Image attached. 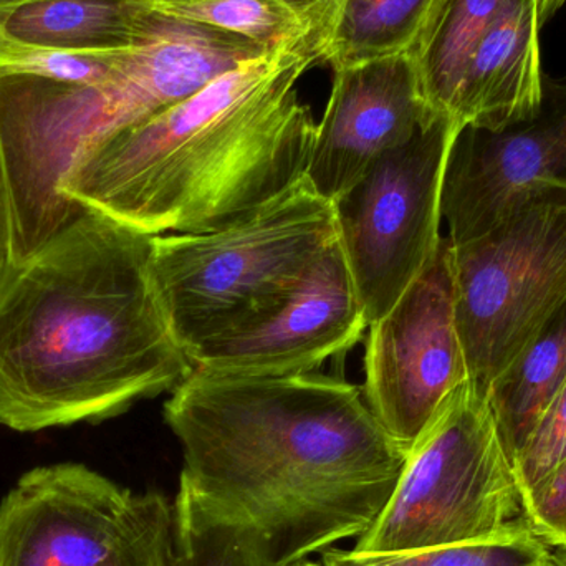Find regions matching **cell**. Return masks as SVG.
Instances as JSON below:
<instances>
[{"instance_id": "obj_1", "label": "cell", "mask_w": 566, "mask_h": 566, "mask_svg": "<svg viewBox=\"0 0 566 566\" xmlns=\"http://www.w3.org/2000/svg\"><path fill=\"white\" fill-rule=\"evenodd\" d=\"M165 421L182 451L172 566H296L359 538L408 455L363 389L315 371L192 366Z\"/></svg>"}, {"instance_id": "obj_2", "label": "cell", "mask_w": 566, "mask_h": 566, "mask_svg": "<svg viewBox=\"0 0 566 566\" xmlns=\"http://www.w3.org/2000/svg\"><path fill=\"white\" fill-rule=\"evenodd\" d=\"M153 239L88 211L13 269L0 290V424L105 421L189 375L153 282Z\"/></svg>"}, {"instance_id": "obj_3", "label": "cell", "mask_w": 566, "mask_h": 566, "mask_svg": "<svg viewBox=\"0 0 566 566\" xmlns=\"http://www.w3.org/2000/svg\"><path fill=\"white\" fill-rule=\"evenodd\" d=\"M333 9L182 102L93 146L65 195L148 235L219 228L295 185L315 143L298 83L326 63Z\"/></svg>"}, {"instance_id": "obj_4", "label": "cell", "mask_w": 566, "mask_h": 566, "mask_svg": "<svg viewBox=\"0 0 566 566\" xmlns=\"http://www.w3.org/2000/svg\"><path fill=\"white\" fill-rule=\"evenodd\" d=\"M336 241L333 202L306 175L211 231L155 235L153 282L186 355L268 315Z\"/></svg>"}, {"instance_id": "obj_5", "label": "cell", "mask_w": 566, "mask_h": 566, "mask_svg": "<svg viewBox=\"0 0 566 566\" xmlns=\"http://www.w3.org/2000/svg\"><path fill=\"white\" fill-rule=\"evenodd\" d=\"M524 528L514 461L488 391L469 378L409 449L385 511L353 551L398 554L491 541Z\"/></svg>"}, {"instance_id": "obj_6", "label": "cell", "mask_w": 566, "mask_h": 566, "mask_svg": "<svg viewBox=\"0 0 566 566\" xmlns=\"http://www.w3.org/2000/svg\"><path fill=\"white\" fill-rule=\"evenodd\" d=\"M452 275L469 376L488 388L566 305V191L452 245Z\"/></svg>"}, {"instance_id": "obj_7", "label": "cell", "mask_w": 566, "mask_h": 566, "mask_svg": "<svg viewBox=\"0 0 566 566\" xmlns=\"http://www.w3.org/2000/svg\"><path fill=\"white\" fill-rule=\"evenodd\" d=\"M461 129L448 116H429L333 201L339 249L368 326L392 308L441 245L442 182Z\"/></svg>"}, {"instance_id": "obj_8", "label": "cell", "mask_w": 566, "mask_h": 566, "mask_svg": "<svg viewBox=\"0 0 566 566\" xmlns=\"http://www.w3.org/2000/svg\"><path fill=\"white\" fill-rule=\"evenodd\" d=\"M112 78L65 83L0 72V155L12 201L15 268L90 209L65 195L80 159L128 128Z\"/></svg>"}, {"instance_id": "obj_9", "label": "cell", "mask_w": 566, "mask_h": 566, "mask_svg": "<svg viewBox=\"0 0 566 566\" xmlns=\"http://www.w3.org/2000/svg\"><path fill=\"white\" fill-rule=\"evenodd\" d=\"M469 378L455 325L452 245L444 235L422 274L368 326L363 395L382 429L409 451Z\"/></svg>"}, {"instance_id": "obj_10", "label": "cell", "mask_w": 566, "mask_h": 566, "mask_svg": "<svg viewBox=\"0 0 566 566\" xmlns=\"http://www.w3.org/2000/svg\"><path fill=\"white\" fill-rule=\"evenodd\" d=\"M566 191V82L545 76L541 112L501 129L459 132L442 182L452 245L489 234L532 202Z\"/></svg>"}, {"instance_id": "obj_11", "label": "cell", "mask_w": 566, "mask_h": 566, "mask_svg": "<svg viewBox=\"0 0 566 566\" xmlns=\"http://www.w3.org/2000/svg\"><path fill=\"white\" fill-rule=\"evenodd\" d=\"M135 494L83 464L25 472L0 502V566H102Z\"/></svg>"}, {"instance_id": "obj_12", "label": "cell", "mask_w": 566, "mask_h": 566, "mask_svg": "<svg viewBox=\"0 0 566 566\" xmlns=\"http://www.w3.org/2000/svg\"><path fill=\"white\" fill-rule=\"evenodd\" d=\"M368 329L338 241L300 285L252 325L192 349V366L248 373H313Z\"/></svg>"}, {"instance_id": "obj_13", "label": "cell", "mask_w": 566, "mask_h": 566, "mask_svg": "<svg viewBox=\"0 0 566 566\" xmlns=\"http://www.w3.org/2000/svg\"><path fill=\"white\" fill-rule=\"evenodd\" d=\"M432 115L409 52L335 69L306 178L318 195L336 201L375 159L409 142Z\"/></svg>"}, {"instance_id": "obj_14", "label": "cell", "mask_w": 566, "mask_h": 566, "mask_svg": "<svg viewBox=\"0 0 566 566\" xmlns=\"http://www.w3.org/2000/svg\"><path fill=\"white\" fill-rule=\"evenodd\" d=\"M541 30L537 0H512L505 7L465 65L452 108L455 125L501 129L541 112Z\"/></svg>"}, {"instance_id": "obj_15", "label": "cell", "mask_w": 566, "mask_h": 566, "mask_svg": "<svg viewBox=\"0 0 566 566\" xmlns=\"http://www.w3.org/2000/svg\"><path fill=\"white\" fill-rule=\"evenodd\" d=\"M148 19V6L129 0H0V40L118 52L145 42Z\"/></svg>"}, {"instance_id": "obj_16", "label": "cell", "mask_w": 566, "mask_h": 566, "mask_svg": "<svg viewBox=\"0 0 566 566\" xmlns=\"http://www.w3.org/2000/svg\"><path fill=\"white\" fill-rule=\"evenodd\" d=\"M566 378V305L485 388L512 461L521 454Z\"/></svg>"}, {"instance_id": "obj_17", "label": "cell", "mask_w": 566, "mask_h": 566, "mask_svg": "<svg viewBox=\"0 0 566 566\" xmlns=\"http://www.w3.org/2000/svg\"><path fill=\"white\" fill-rule=\"evenodd\" d=\"M512 0H434L409 53L429 112L451 118L465 65Z\"/></svg>"}, {"instance_id": "obj_18", "label": "cell", "mask_w": 566, "mask_h": 566, "mask_svg": "<svg viewBox=\"0 0 566 566\" xmlns=\"http://www.w3.org/2000/svg\"><path fill=\"white\" fill-rule=\"evenodd\" d=\"M434 0H336L326 63L332 69L409 52Z\"/></svg>"}, {"instance_id": "obj_19", "label": "cell", "mask_w": 566, "mask_h": 566, "mask_svg": "<svg viewBox=\"0 0 566 566\" xmlns=\"http://www.w3.org/2000/svg\"><path fill=\"white\" fill-rule=\"evenodd\" d=\"M323 566H552V551L531 528L471 544L444 545L398 554L323 552Z\"/></svg>"}, {"instance_id": "obj_20", "label": "cell", "mask_w": 566, "mask_h": 566, "mask_svg": "<svg viewBox=\"0 0 566 566\" xmlns=\"http://www.w3.org/2000/svg\"><path fill=\"white\" fill-rule=\"evenodd\" d=\"M146 6L155 12L244 36L268 49L292 39L306 29L315 17L325 12L323 10L312 19H303L279 0H181Z\"/></svg>"}, {"instance_id": "obj_21", "label": "cell", "mask_w": 566, "mask_h": 566, "mask_svg": "<svg viewBox=\"0 0 566 566\" xmlns=\"http://www.w3.org/2000/svg\"><path fill=\"white\" fill-rule=\"evenodd\" d=\"M125 52H76L0 40V72L90 85L113 78Z\"/></svg>"}, {"instance_id": "obj_22", "label": "cell", "mask_w": 566, "mask_h": 566, "mask_svg": "<svg viewBox=\"0 0 566 566\" xmlns=\"http://www.w3.org/2000/svg\"><path fill=\"white\" fill-rule=\"evenodd\" d=\"M102 566H172V509L165 495H135L125 531Z\"/></svg>"}, {"instance_id": "obj_23", "label": "cell", "mask_w": 566, "mask_h": 566, "mask_svg": "<svg viewBox=\"0 0 566 566\" xmlns=\"http://www.w3.org/2000/svg\"><path fill=\"white\" fill-rule=\"evenodd\" d=\"M566 458V378L527 444L515 459L522 497Z\"/></svg>"}, {"instance_id": "obj_24", "label": "cell", "mask_w": 566, "mask_h": 566, "mask_svg": "<svg viewBox=\"0 0 566 566\" xmlns=\"http://www.w3.org/2000/svg\"><path fill=\"white\" fill-rule=\"evenodd\" d=\"M524 518L551 551H566V458L525 495Z\"/></svg>"}, {"instance_id": "obj_25", "label": "cell", "mask_w": 566, "mask_h": 566, "mask_svg": "<svg viewBox=\"0 0 566 566\" xmlns=\"http://www.w3.org/2000/svg\"><path fill=\"white\" fill-rule=\"evenodd\" d=\"M13 244H15V229H13L12 201H10L9 185H7L6 169L0 155V290L15 269Z\"/></svg>"}, {"instance_id": "obj_26", "label": "cell", "mask_w": 566, "mask_h": 566, "mask_svg": "<svg viewBox=\"0 0 566 566\" xmlns=\"http://www.w3.org/2000/svg\"><path fill=\"white\" fill-rule=\"evenodd\" d=\"M279 2L289 7L290 10H293L296 15L303 17V19H312L323 10L335 6L336 0H279Z\"/></svg>"}, {"instance_id": "obj_27", "label": "cell", "mask_w": 566, "mask_h": 566, "mask_svg": "<svg viewBox=\"0 0 566 566\" xmlns=\"http://www.w3.org/2000/svg\"><path fill=\"white\" fill-rule=\"evenodd\" d=\"M566 0H537L538 22L544 27L562 7L565 6Z\"/></svg>"}, {"instance_id": "obj_28", "label": "cell", "mask_w": 566, "mask_h": 566, "mask_svg": "<svg viewBox=\"0 0 566 566\" xmlns=\"http://www.w3.org/2000/svg\"><path fill=\"white\" fill-rule=\"evenodd\" d=\"M552 566H566V551H552Z\"/></svg>"}, {"instance_id": "obj_29", "label": "cell", "mask_w": 566, "mask_h": 566, "mask_svg": "<svg viewBox=\"0 0 566 566\" xmlns=\"http://www.w3.org/2000/svg\"><path fill=\"white\" fill-rule=\"evenodd\" d=\"M129 2L159 3V2H181V0H129Z\"/></svg>"}, {"instance_id": "obj_30", "label": "cell", "mask_w": 566, "mask_h": 566, "mask_svg": "<svg viewBox=\"0 0 566 566\" xmlns=\"http://www.w3.org/2000/svg\"><path fill=\"white\" fill-rule=\"evenodd\" d=\"M296 566H323L322 564H315V562H302V564Z\"/></svg>"}]
</instances>
